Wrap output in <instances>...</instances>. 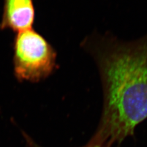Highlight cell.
<instances>
[{
	"label": "cell",
	"instance_id": "cell-1",
	"mask_svg": "<svg viewBox=\"0 0 147 147\" xmlns=\"http://www.w3.org/2000/svg\"><path fill=\"white\" fill-rule=\"evenodd\" d=\"M80 45L97 68L103 94L99 124L88 144L118 145L147 118V33L126 40L94 30Z\"/></svg>",
	"mask_w": 147,
	"mask_h": 147
},
{
	"label": "cell",
	"instance_id": "cell-2",
	"mask_svg": "<svg viewBox=\"0 0 147 147\" xmlns=\"http://www.w3.org/2000/svg\"><path fill=\"white\" fill-rule=\"evenodd\" d=\"M57 53L44 37L31 29L18 31L13 40V71L19 81L38 82L57 67Z\"/></svg>",
	"mask_w": 147,
	"mask_h": 147
},
{
	"label": "cell",
	"instance_id": "cell-3",
	"mask_svg": "<svg viewBox=\"0 0 147 147\" xmlns=\"http://www.w3.org/2000/svg\"><path fill=\"white\" fill-rule=\"evenodd\" d=\"M35 19L33 0H4L1 30L21 31L31 29Z\"/></svg>",
	"mask_w": 147,
	"mask_h": 147
},
{
	"label": "cell",
	"instance_id": "cell-4",
	"mask_svg": "<svg viewBox=\"0 0 147 147\" xmlns=\"http://www.w3.org/2000/svg\"><path fill=\"white\" fill-rule=\"evenodd\" d=\"M28 143L31 145L32 147H39L38 146H37L36 145H35L34 143H32V142L30 139L28 140ZM84 147H101V146H97V145H91V144H88L86 146H85Z\"/></svg>",
	"mask_w": 147,
	"mask_h": 147
}]
</instances>
